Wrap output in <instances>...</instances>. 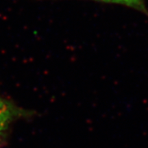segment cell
<instances>
[{"label": "cell", "instance_id": "1", "mask_svg": "<svg viewBox=\"0 0 148 148\" xmlns=\"http://www.w3.org/2000/svg\"><path fill=\"white\" fill-rule=\"evenodd\" d=\"M16 115L15 109L0 95V139Z\"/></svg>", "mask_w": 148, "mask_h": 148}, {"label": "cell", "instance_id": "2", "mask_svg": "<svg viewBox=\"0 0 148 148\" xmlns=\"http://www.w3.org/2000/svg\"><path fill=\"white\" fill-rule=\"evenodd\" d=\"M93 1L102 2V3H114V4L124 5L126 7L132 8L133 9L139 11L145 14L148 13L145 0H93Z\"/></svg>", "mask_w": 148, "mask_h": 148}]
</instances>
